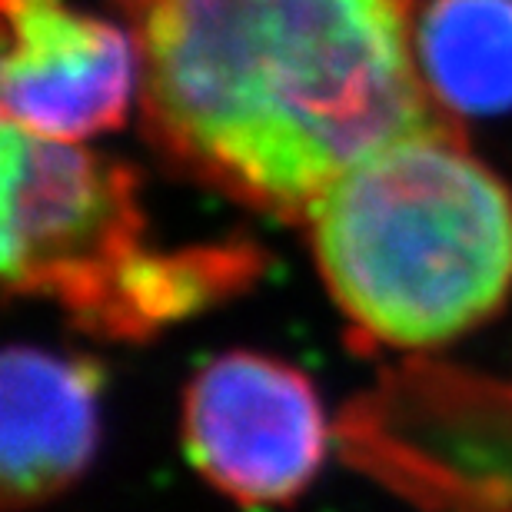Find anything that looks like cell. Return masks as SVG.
I'll return each mask as SVG.
<instances>
[{"mask_svg": "<svg viewBox=\"0 0 512 512\" xmlns=\"http://www.w3.org/2000/svg\"><path fill=\"white\" fill-rule=\"evenodd\" d=\"M153 143L250 210L306 220L370 153L449 117L416 0H124Z\"/></svg>", "mask_w": 512, "mask_h": 512, "instance_id": "1", "label": "cell"}, {"mask_svg": "<svg viewBox=\"0 0 512 512\" xmlns=\"http://www.w3.org/2000/svg\"><path fill=\"white\" fill-rule=\"evenodd\" d=\"M303 223L333 303L370 346L436 350L512 293V193L459 120L370 153Z\"/></svg>", "mask_w": 512, "mask_h": 512, "instance_id": "2", "label": "cell"}, {"mask_svg": "<svg viewBox=\"0 0 512 512\" xmlns=\"http://www.w3.org/2000/svg\"><path fill=\"white\" fill-rule=\"evenodd\" d=\"M143 247L137 173L67 140L4 124L0 270L14 296H40L104 333Z\"/></svg>", "mask_w": 512, "mask_h": 512, "instance_id": "3", "label": "cell"}, {"mask_svg": "<svg viewBox=\"0 0 512 512\" xmlns=\"http://www.w3.org/2000/svg\"><path fill=\"white\" fill-rule=\"evenodd\" d=\"M183 456L240 506H290L320 476L330 423L310 376L253 350L203 363L180 406Z\"/></svg>", "mask_w": 512, "mask_h": 512, "instance_id": "4", "label": "cell"}, {"mask_svg": "<svg viewBox=\"0 0 512 512\" xmlns=\"http://www.w3.org/2000/svg\"><path fill=\"white\" fill-rule=\"evenodd\" d=\"M4 124L80 143L127 120L140 94V54L127 30L70 0H0Z\"/></svg>", "mask_w": 512, "mask_h": 512, "instance_id": "5", "label": "cell"}, {"mask_svg": "<svg viewBox=\"0 0 512 512\" xmlns=\"http://www.w3.org/2000/svg\"><path fill=\"white\" fill-rule=\"evenodd\" d=\"M100 366L17 343L0 366V499L37 509L87 473L100 443Z\"/></svg>", "mask_w": 512, "mask_h": 512, "instance_id": "6", "label": "cell"}, {"mask_svg": "<svg viewBox=\"0 0 512 512\" xmlns=\"http://www.w3.org/2000/svg\"><path fill=\"white\" fill-rule=\"evenodd\" d=\"M416 60L449 117L512 110V0H426L416 14Z\"/></svg>", "mask_w": 512, "mask_h": 512, "instance_id": "7", "label": "cell"}]
</instances>
